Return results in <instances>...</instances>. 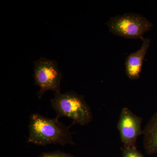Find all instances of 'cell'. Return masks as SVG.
<instances>
[{"instance_id": "1", "label": "cell", "mask_w": 157, "mask_h": 157, "mask_svg": "<svg viewBox=\"0 0 157 157\" xmlns=\"http://www.w3.org/2000/svg\"><path fill=\"white\" fill-rule=\"evenodd\" d=\"M70 127L59 121L56 117L49 118L33 113L30 117L27 142L43 146L52 144L62 146L75 145Z\"/></svg>"}, {"instance_id": "2", "label": "cell", "mask_w": 157, "mask_h": 157, "mask_svg": "<svg viewBox=\"0 0 157 157\" xmlns=\"http://www.w3.org/2000/svg\"><path fill=\"white\" fill-rule=\"evenodd\" d=\"M51 103L56 112L57 118L63 117L70 118L73 120L71 125L76 124L86 125L92 121V113L84 97L74 91L55 93Z\"/></svg>"}, {"instance_id": "3", "label": "cell", "mask_w": 157, "mask_h": 157, "mask_svg": "<svg viewBox=\"0 0 157 157\" xmlns=\"http://www.w3.org/2000/svg\"><path fill=\"white\" fill-rule=\"evenodd\" d=\"M106 24L111 33L134 39L144 38V34L150 30L153 27L151 22L143 15L133 13L110 17Z\"/></svg>"}, {"instance_id": "4", "label": "cell", "mask_w": 157, "mask_h": 157, "mask_svg": "<svg viewBox=\"0 0 157 157\" xmlns=\"http://www.w3.org/2000/svg\"><path fill=\"white\" fill-rule=\"evenodd\" d=\"M35 84L40 87L37 94L39 99L47 91H60L62 74L56 61L41 57L34 62Z\"/></svg>"}, {"instance_id": "5", "label": "cell", "mask_w": 157, "mask_h": 157, "mask_svg": "<svg viewBox=\"0 0 157 157\" xmlns=\"http://www.w3.org/2000/svg\"><path fill=\"white\" fill-rule=\"evenodd\" d=\"M142 121V117L133 113L128 107L122 109L117 129L123 146L136 147L137 138L143 135V130L141 128Z\"/></svg>"}, {"instance_id": "6", "label": "cell", "mask_w": 157, "mask_h": 157, "mask_svg": "<svg viewBox=\"0 0 157 157\" xmlns=\"http://www.w3.org/2000/svg\"><path fill=\"white\" fill-rule=\"evenodd\" d=\"M140 40L142 45L140 49L129 55L125 61L126 74L133 80H137L140 77L144 60L151 44L150 39L148 38H143Z\"/></svg>"}, {"instance_id": "7", "label": "cell", "mask_w": 157, "mask_h": 157, "mask_svg": "<svg viewBox=\"0 0 157 157\" xmlns=\"http://www.w3.org/2000/svg\"><path fill=\"white\" fill-rule=\"evenodd\" d=\"M143 136V147L147 154H157V112L144 127Z\"/></svg>"}, {"instance_id": "8", "label": "cell", "mask_w": 157, "mask_h": 157, "mask_svg": "<svg viewBox=\"0 0 157 157\" xmlns=\"http://www.w3.org/2000/svg\"><path fill=\"white\" fill-rule=\"evenodd\" d=\"M122 157H145L137 147L123 146L121 148Z\"/></svg>"}, {"instance_id": "9", "label": "cell", "mask_w": 157, "mask_h": 157, "mask_svg": "<svg viewBox=\"0 0 157 157\" xmlns=\"http://www.w3.org/2000/svg\"><path fill=\"white\" fill-rule=\"evenodd\" d=\"M38 157H74L70 154L60 151L43 153Z\"/></svg>"}, {"instance_id": "10", "label": "cell", "mask_w": 157, "mask_h": 157, "mask_svg": "<svg viewBox=\"0 0 157 157\" xmlns=\"http://www.w3.org/2000/svg\"></svg>"}]
</instances>
